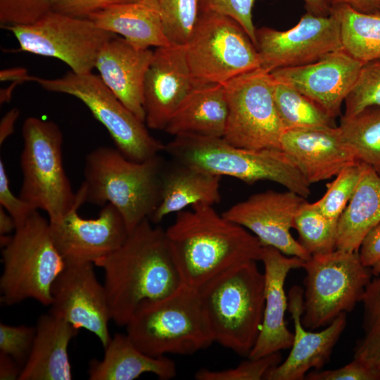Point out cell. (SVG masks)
Here are the masks:
<instances>
[{
	"label": "cell",
	"instance_id": "obj_1",
	"mask_svg": "<svg viewBox=\"0 0 380 380\" xmlns=\"http://www.w3.org/2000/svg\"><path fill=\"white\" fill-rule=\"evenodd\" d=\"M94 265L103 270L111 319L119 326L127 324L141 303L167 296L182 283L165 230L149 219Z\"/></svg>",
	"mask_w": 380,
	"mask_h": 380
},
{
	"label": "cell",
	"instance_id": "obj_2",
	"mask_svg": "<svg viewBox=\"0 0 380 380\" xmlns=\"http://www.w3.org/2000/svg\"><path fill=\"white\" fill-rule=\"evenodd\" d=\"M165 232L182 282L196 289L234 266L260 260L259 239L211 205L177 213Z\"/></svg>",
	"mask_w": 380,
	"mask_h": 380
},
{
	"label": "cell",
	"instance_id": "obj_3",
	"mask_svg": "<svg viewBox=\"0 0 380 380\" xmlns=\"http://www.w3.org/2000/svg\"><path fill=\"white\" fill-rule=\"evenodd\" d=\"M165 165L160 154L137 162L116 148L99 146L86 156L84 179L79 189L85 203L112 204L130 232L158 206Z\"/></svg>",
	"mask_w": 380,
	"mask_h": 380
},
{
	"label": "cell",
	"instance_id": "obj_4",
	"mask_svg": "<svg viewBox=\"0 0 380 380\" xmlns=\"http://www.w3.org/2000/svg\"><path fill=\"white\" fill-rule=\"evenodd\" d=\"M255 260L234 266L198 291L214 342L248 356L261 329L265 276Z\"/></svg>",
	"mask_w": 380,
	"mask_h": 380
},
{
	"label": "cell",
	"instance_id": "obj_5",
	"mask_svg": "<svg viewBox=\"0 0 380 380\" xmlns=\"http://www.w3.org/2000/svg\"><path fill=\"white\" fill-rule=\"evenodd\" d=\"M125 327L134 344L153 357L191 355L214 342L198 289L183 282L167 296L141 303Z\"/></svg>",
	"mask_w": 380,
	"mask_h": 380
},
{
	"label": "cell",
	"instance_id": "obj_6",
	"mask_svg": "<svg viewBox=\"0 0 380 380\" xmlns=\"http://www.w3.org/2000/svg\"><path fill=\"white\" fill-rule=\"evenodd\" d=\"M165 151L175 161L213 175L248 184L271 181L305 198L310 194V184L281 149H248L223 138L177 136L165 145Z\"/></svg>",
	"mask_w": 380,
	"mask_h": 380
},
{
	"label": "cell",
	"instance_id": "obj_7",
	"mask_svg": "<svg viewBox=\"0 0 380 380\" xmlns=\"http://www.w3.org/2000/svg\"><path fill=\"white\" fill-rule=\"evenodd\" d=\"M22 135L19 196L34 209L46 212L50 222H56L85 203L80 189L73 191L63 167V133L53 121L28 117Z\"/></svg>",
	"mask_w": 380,
	"mask_h": 380
},
{
	"label": "cell",
	"instance_id": "obj_8",
	"mask_svg": "<svg viewBox=\"0 0 380 380\" xmlns=\"http://www.w3.org/2000/svg\"><path fill=\"white\" fill-rule=\"evenodd\" d=\"M1 255V303L11 305L32 298L50 305L52 285L65 262L51 238L49 220L35 210L16 227Z\"/></svg>",
	"mask_w": 380,
	"mask_h": 380
},
{
	"label": "cell",
	"instance_id": "obj_9",
	"mask_svg": "<svg viewBox=\"0 0 380 380\" xmlns=\"http://www.w3.org/2000/svg\"><path fill=\"white\" fill-rule=\"evenodd\" d=\"M305 271L301 322L308 330L326 327L361 302L372 272L358 252L336 249L304 261Z\"/></svg>",
	"mask_w": 380,
	"mask_h": 380
},
{
	"label": "cell",
	"instance_id": "obj_10",
	"mask_svg": "<svg viewBox=\"0 0 380 380\" xmlns=\"http://www.w3.org/2000/svg\"><path fill=\"white\" fill-rule=\"evenodd\" d=\"M194 84H224L260 68L257 49L235 20L199 11L184 45Z\"/></svg>",
	"mask_w": 380,
	"mask_h": 380
},
{
	"label": "cell",
	"instance_id": "obj_11",
	"mask_svg": "<svg viewBox=\"0 0 380 380\" xmlns=\"http://www.w3.org/2000/svg\"><path fill=\"white\" fill-rule=\"evenodd\" d=\"M32 82L47 91L68 94L81 101L107 129L116 148L127 158L141 162L165 151V144L151 136L146 123L91 72L77 74L70 70L56 79L33 76Z\"/></svg>",
	"mask_w": 380,
	"mask_h": 380
},
{
	"label": "cell",
	"instance_id": "obj_12",
	"mask_svg": "<svg viewBox=\"0 0 380 380\" xmlns=\"http://www.w3.org/2000/svg\"><path fill=\"white\" fill-rule=\"evenodd\" d=\"M223 84L228 116L222 138L243 148L281 149L285 129L276 108L271 73L259 68Z\"/></svg>",
	"mask_w": 380,
	"mask_h": 380
},
{
	"label": "cell",
	"instance_id": "obj_13",
	"mask_svg": "<svg viewBox=\"0 0 380 380\" xmlns=\"http://www.w3.org/2000/svg\"><path fill=\"white\" fill-rule=\"evenodd\" d=\"M4 28L13 33L19 51L59 59L77 74L91 72L101 49L116 36L89 18L53 11L32 24Z\"/></svg>",
	"mask_w": 380,
	"mask_h": 380
},
{
	"label": "cell",
	"instance_id": "obj_14",
	"mask_svg": "<svg viewBox=\"0 0 380 380\" xmlns=\"http://www.w3.org/2000/svg\"><path fill=\"white\" fill-rule=\"evenodd\" d=\"M255 37L260 68L269 72L308 65L342 49L340 23L333 12L327 16L306 12L291 29L261 27Z\"/></svg>",
	"mask_w": 380,
	"mask_h": 380
},
{
	"label": "cell",
	"instance_id": "obj_15",
	"mask_svg": "<svg viewBox=\"0 0 380 380\" xmlns=\"http://www.w3.org/2000/svg\"><path fill=\"white\" fill-rule=\"evenodd\" d=\"M94 264H65L51 287L49 313L77 329L91 332L105 348L111 337V315L106 289L97 279Z\"/></svg>",
	"mask_w": 380,
	"mask_h": 380
},
{
	"label": "cell",
	"instance_id": "obj_16",
	"mask_svg": "<svg viewBox=\"0 0 380 380\" xmlns=\"http://www.w3.org/2000/svg\"><path fill=\"white\" fill-rule=\"evenodd\" d=\"M305 201L289 190H267L251 195L222 214L251 232L263 246L274 247L286 255L305 261L312 255L291 234L295 216Z\"/></svg>",
	"mask_w": 380,
	"mask_h": 380
},
{
	"label": "cell",
	"instance_id": "obj_17",
	"mask_svg": "<svg viewBox=\"0 0 380 380\" xmlns=\"http://www.w3.org/2000/svg\"><path fill=\"white\" fill-rule=\"evenodd\" d=\"M79 208H74L56 222H49L51 236L65 264H94L118 250L129 232L110 203L102 206L94 219L80 217Z\"/></svg>",
	"mask_w": 380,
	"mask_h": 380
},
{
	"label": "cell",
	"instance_id": "obj_18",
	"mask_svg": "<svg viewBox=\"0 0 380 380\" xmlns=\"http://www.w3.org/2000/svg\"><path fill=\"white\" fill-rule=\"evenodd\" d=\"M364 63L343 48L302 66L270 72L274 79L291 87L320 106L334 118L353 87Z\"/></svg>",
	"mask_w": 380,
	"mask_h": 380
},
{
	"label": "cell",
	"instance_id": "obj_19",
	"mask_svg": "<svg viewBox=\"0 0 380 380\" xmlns=\"http://www.w3.org/2000/svg\"><path fill=\"white\" fill-rule=\"evenodd\" d=\"M193 86L184 45L171 44L156 48L144 84L147 127L165 130Z\"/></svg>",
	"mask_w": 380,
	"mask_h": 380
},
{
	"label": "cell",
	"instance_id": "obj_20",
	"mask_svg": "<svg viewBox=\"0 0 380 380\" xmlns=\"http://www.w3.org/2000/svg\"><path fill=\"white\" fill-rule=\"evenodd\" d=\"M288 299L294 327L293 344L286 359L270 369L264 379L302 380L310 369H321L329 360L346 326V312H342L320 331L308 330L301 322L303 289L298 286H292Z\"/></svg>",
	"mask_w": 380,
	"mask_h": 380
},
{
	"label": "cell",
	"instance_id": "obj_21",
	"mask_svg": "<svg viewBox=\"0 0 380 380\" xmlns=\"http://www.w3.org/2000/svg\"><path fill=\"white\" fill-rule=\"evenodd\" d=\"M260 261L264 265L265 308L260 331L248 356L251 359L291 348L293 332L287 328L284 320L289 306L284 284L289 272L302 267L304 262L272 246H262Z\"/></svg>",
	"mask_w": 380,
	"mask_h": 380
},
{
	"label": "cell",
	"instance_id": "obj_22",
	"mask_svg": "<svg viewBox=\"0 0 380 380\" xmlns=\"http://www.w3.org/2000/svg\"><path fill=\"white\" fill-rule=\"evenodd\" d=\"M281 149L293 159L310 184L335 177L347 165L358 162L338 126L285 130Z\"/></svg>",
	"mask_w": 380,
	"mask_h": 380
},
{
	"label": "cell",
	"instance_id": "obj_23",
	"mask_svg": "<svg viewBox=\"0 0 380 380\" xmlns=\"http://www.w3.org/2000/svg\"><path fill=\"white\" fill-rule=\"evenodd\" d=\"M153 56L151 49H137L115 36L103 46L95 63L103 82L144 122V84Z\"/></svg>",
	"mask_w": 380,
	"mask_h": 380
},
{
	"label": "cell",
	"instance_id": "obj_24",
	"mask_svg": "<svg viewBox=\"0 0 380 380\" xmlns=\"http://www.w3.org/2000/svg\"><path fill=\"white\" fill-rule=\"evenodd\" d=\"M34 343L18 380L72 379L68 348L78 329L51 314L37 319Z\"/></svg>",
	"mask_w": 380,
	"mask_h": 380
},
{
	"label": "cell",
	"instance_id": "obj_25",
	"mask_svg": "<svg viewBox=\"0 0 380 380\" xmlns=\"http://www.w3.org/2000/svg\"><path fill=\"white\" fill-rule=\"evenodd\" d=\"M227 116L228 106L224 84H194L164 131L174 137L222 138Z\"/></svg>",
	"mask_w": 380,
	"mask_h": 380
},
{
	"label": "cell",
	"instance_id": "obj_26",
	"mask_svg": "<svg viewBox=\"0 0 380 380\" xmlns=\"http://www.w3.org/2000/svg\"><path fill=\"white\" fill-rule=\"evenodd\" d=\"M165 165L162 175L160 201L149 220L161 222L172 213L197 203L214 205L220 201L219 175H213L172 160Z\"/></svg>",
	"mask_w": 380,
	"mask_h": 380
},
{
	"label": "cell",
	"instance_id": "obj_27",
	"mask_svg": "<svg viewBox=\"0 0 380 380\" xmlns=\"http://www.w3.org/2000/svg\"><path fill=\"white\" fill-rule=\"evenodd\" d=\"M151 373L160 379L175 376L176 365L165 357L148 355L139 349L129 336L115 334L104 348L102 360H92L88 369L91 380H133Z\"/></svg>",
	"mask_w": 380,
	"mask_h": 380
},
{
	"label": "cell",
	"instance_id": "obj_28",
	"mask_svg": "<svg viewBox=\"0 0 380 380\" xmlns=\"http://www.w3.org/2000/svg\"><path fill=\"white\" fill-rule=\"evenodd\" d=\"M100 28L120 34L137 49L172 44L158 12L144 0L115 4L88 16Z\"/></svg>",
	"mask_w": 380,
	"mask_h": 380
},
{
	"label": "cell",
	"instance_id": "obj_29",
	"mask_svg": "<svg viewBox=\"0 0 380 380\" xmlns=\"http://www.w3.org/2000/svg\"><path fill=\"white\" fill-rule=\"evenodd\" d=\"M350 201L338 220L336 249L358 252L366 235L380 223V174L365 163Z\"/></svg>",
	"mask_w": 380,
	"mask_h": 380
},
{
	"label": "cell",
	"instance_id": "obj_30",
	"mask_svg": "<svg viewBox=\"0 0 380 380\" xmlns=\"http://www.w3.org/2000/svg\"><path fill=\"white\" fill-rule=\"evenodd\" d=\"M331 12L339 20L342 48L365 63L380 59V13L357 12L344 4L335 5Z\"/></svg>",
	"mask_w": 380,
	"mask_h": 380
},
{
	"label": "cell",
	"instance_id": "obj_31",
	"mask_svg": "<svg viewBox=\"0 0 380 380\" xmlns=\"http://www.w3.org/2000/svg\"><path fill=\"white\" fill-rule=\"evenodd\" d=\"M338 127L356 160L380 174V107L369 106L352 116L342 115Z\"/></svg>",
	"mask_w": 380,
	"mask_h": 380
},
{
	"label": "cell",
	"instance_id": "obj_32",
	"mask_svg": "<svg viewBox=\"0 0 380 380\" xmlns=\"http://www.w3.org/2000/svg\"><path fill=\"white\" fill-rule=\"evenodd\" d=\"M274 99L285 130L336 127L335 118L320 106L295 89L275 80Z\"/></svg>",
	"mask_w": 380,
	"mask_h": 380
},
{
	"label": "cell",
	"instance_id": "obj_33",
	"mask_svg": "<svg viewBox=\"0 0 380 380\" xmlns=\"http://www.w3.org/2000/svg\"><path fill=\"white\" fill-rule=\"evenodd\" d=\"M361 303L363 334L353 349V359L380 380V275L367 286Z\"/></svg>",
	"mask_w": 380,
	"mask_h": 380
},
{
	"label": "cell",
	"instance_id": "obj_34",
	"mask_svg": "<svg viewBox=\"0 0 380 380\" xmlns=\"http://www.w3.org/2000/svg\"><path fill=\"white\" fill-rule=\"evenodd\" d=\"M338 220L323 215L314 203L305 201L293 221L299 243L311 255L324 254L336 249Z\"/></svg>",
	"mask_w": 380,
	"mask_h": 380
},
{
	"label": "cell",
	"instance_id": "obj_35",
	"mask_svg": "<svg viewBox=\"0 0 380 380\" xmlns=\"http://www.w3.org/2000/svg\"><path fill=\"white\" fill-rule=\"evenodd\" d=\"M144 1L158 12L170 42L185 45L198 16V0Z\"/></svg>",
	"mask_w": 380,
	"mask_h": 380
},
{
	"label": "cell",
	"instance_id": "obj_36",
	"mask_svg": "<svg viewBox=\"0 0 380 380\" xmlns=\"http://www.w3.org/2000/svg\"><path fill=\"white\" fill-rule=\"evenodd\" d=\"M362 164L356 162L345 167L327 184L323 196L314 202L317 209L326 217L338 220L350 201L360 178Z\"/></svg>",
	"mask_w": 380,
	"mask_h": 380
},
{
	"label": "cell",
	"instance_id": "obj_37",
	"mask_svg": "<svg viewBox=\"0 0 380 380\" xmlns=\"http://www.w3.org/2000/svg\"><path fill=\"white\" fill-rule=\"evenodd\" d=\"M343 115L352 116L369 106L380 107V59L363 64L345 100Z\"/></svg>",
	"mask_w": 380,
	"mask_h": 380
},
{
	"label": "cell",
	"instance_id": "obj_38",
	"mask_svg": "<svg viewBox=\"0 0 380 380\" xmlns=\"http://www.w3.org/2000/svg\"><path fill=\"white\" fill-rule=\"evenodd\" d=\"M281 362V355L277 352L256 359L248 358L234 368L210 370L202 368L195 374L198 380H260L272 367Z\"/></svg>",
	"mask_w": 380,
	"mask_h": 380
},
{
	"label": "cell",
	"instance_id": "obj_39",
	"mask_svg": "<svg viewBox=\"0 0 380 380\" xmlns=\"http://www.w3.org/2000/svg\"><path fill=\"white\" fill-rule=\"evenodd\" d=\"M53 0H0V24H32L52 11Z\"/></svg>",
	"mask_w": 380,
	"mask_h": 380
},
{
	"label": "cell",
	"instance_id": "obj_40",
	"mask_svg": "<svg viewBox=\"0 0 380 380\" xmlns=\"http://www.w3.org/2000/svg\"><path fill=\"white\" fill-rule=\"evenodd\" d=\"M258 0H198L199 11L213 12L232 18L238 22L255 46L256 28L253 9Z\"/></svg>",
	"mask_w": 380,
	"mask_h": 380
},
{
	"label": "cell",
	"instance_id": "obj_41",
	"mask_svg": "<svg viewBox=\"0 0 380 380\" xmlns=\"http://www.w3.org/2000/svg\"><path fill=\"white\" fill-rule=\"evenodd\" d=\"M35 327L0 324V351L11 355L23 367L34 343Z\"/></svg>",
	"mask_w": 380,
	"mask_h": 380
},
{
	"label": "cell",
	"instance_id": "obj_42",
	"mask_svg": "<svg viewBox=\"0 0 380 380\" xmlns=\"http://www.w3.org/2000/svg\"><path fill=\"white\" fill-rule=\"evenodd\" d=\"M0 206L4 208L14 219L16 227L24 224L37 210L15 196L10 188L4 163L0 159Z\"/></svg>",
	"mask_w": 380,
	"mask_h": 380
},
{
	"label": "cell",
	"instance_id": "obj_43",
	"mask_svg": "<svg viewBox=\"0 0 380 380\" xmlns=\"http://www.w3.org/2000/svg\"><path fill=\"white\" fill-rule=\"evenodd\" d=\"M138 0H53L52 11L75 18H87L108 6Z\"/></svg>",
	"mask_w": 380,
	"mask_h": 380
},
{
	"label": "cell",
	"instance_id": "obj_44",
	"mask_svg": "<svg viewBox=\"0 0 380 380\" xmlns=\"http://www.w3.org/2000/svg\"><path fill=\"white\" fill-rule=\"evenodd\" d=\"M308 380H376L375 376L358 361L331 370H315L305 376Z\"/></svg>",
	"mask_w": 380,
	"mask_h": 380
},
{
	"label": "cell",
	"instance_id": "obj_45",
	"mask_svg": "<svg viewBox=\"0 0 380 380\" xmlns=\"http://www.w3.org/2000/svg\"><path fill=\"white\" fill-rule=\"evenodd\" d=\"M358 253L362 264L372 275H380V223L364 238Z\"/></svg>",
	"mask_w": 380,
	"mask_h": 380
},
{
	"label": "cell",
	"instance_id": "obj_46",
	"mask_svg": "<svg viewBox=\"0 0 380 380\" xmlns=\"http://www.w3.org/2000/svg\"><path fill=\"white\" fill-rule=\"evenodd\" d=\"M23 367L11 355L0 351V379H19Z\"/></svg>",
	"mask_w": 380,
	"mask_h": 380
},
{
	"label": "cell",
	"instance_id": "obj_47",
	"mask_svg": "<svg viewBox=\"0 0 380 380\" xmlns=\"http://www.w3.org/2000/svg\"><path fill=\"white\" fill-rule=\"evenodd\" d=\"M331 2L332 6L344 4L362 13H380V0H331Z\"/></svg>",
	"mask_w": 380,
	"mask_h": 380
},
{
	"label": "cell",
	"instance_id": "obj_48",
	"mask_svg": "<svg viewBox=\"0 0 380 380\" xmlns=\"http://www.w3.org/2000/svg\"><path fill=\"white\" fill-rule=\"evenodd\" d=\"M20 110L13 108L8 110L0 121V145L1 146L14 132L15 125L19 117Z\"/></svg>",
	"mask_w": 380,
	"mask_h": 380
},
{
	"label": "cell",
	"instance_id": "obj_49",
	"mask_svg": "<svg viewBox=\"0 0 380 380\" xmlns=\"http://www.w3.org/2000/svg\"><path fill=\"white\" fill-rule=\"evenodd\" d=\"M33 76L28 74L27 70L22 67L4 69L0 71L1 82L11 81L20 84L25 82H32Z\"/></svg>",
	"mask_w": 380,
	"mask_h": 380
},
{
	"label": "cell",
	"instance_id": "obj_50",
	"mask_svg": "<svg viewBox=\"0 0 380 380\" xmlns=\"http://www.w3.org/2000/svg\"><path fill=\"white\" fill-rule=\"evenodd\" d=\"M307 12L319 16L331 14L332 8L331 0H303Z\"/></svg>",
	"mask_w": 380,
	"mask_h": 380
},
{
	"label": "cell",
	"instance_id": "obj_51",
	"mask_svg": "<svg viewBox=\"0 0 380 380\" xmlns=\"http://www.w3.org/2000/svg\"><path fill=\"white\" fill-rule=\"evenodd\" d=\"M15 229L14 219L4 208L0 206V234H8Z\"/></svg>",
	"mask_w": 380,
	"mask_h": 380
},
{
	"label": "cell",
	"instance_id": "obj_52",
	"mask_svg": "<svg viewBox=\"0 0 380 380\" xmlns=\"http://www.w3.org/2000/svg\"><path fill=\"white\" fill-rule=\"evenodd\" d=\"M20 84L19 82H13L9 87L6 89H1L0 91V103L4 104L10 101L11 99V95L15 87Z\"/></svg>",
	"mask_w": 380,
	"mask_h": 380
}]
</instances>
